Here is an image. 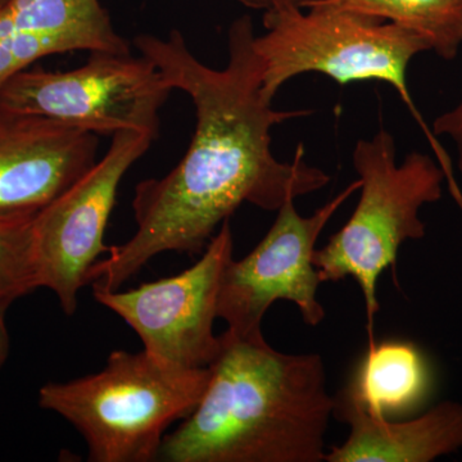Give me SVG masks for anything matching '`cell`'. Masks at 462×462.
<instances>
[{
    "label": "cell",
    "mask_w": 462,
    "mask_h": 462,
    "mask_svg": "<svg viewBox=\"0 0 462 462\" xmlns=\"http://www.w3.org/2000/svg\"><path fill=\"white\" fill-rule=\"evenodd\" d=\"M387 21L420 36L438 57H457L462 45V0H322Z\"/></svg>",
    "instance_id": "14"
},
{
    "label": "cell",
    "mask_w": 462,
    "mask_h": 462,
    "mask_svg": "<svg viewBox=\"0 0 462 462\" xmlns=\"http://www.w3.org/2000/svg\"><path fill=\"white\" fill-rule=\"evenodd\" d=\"M99 136L0 108V214L36 211L97 163Z\"/></svg>",
    "instance_id": "10"
},
{
    "label": "cell",
    "mask_w": 462,
    "mask_h": 462,
    "mask_svg": "<svg viewBox=\"0 0 462 462\" xmlns=\"http://www.w3.org/2000/svg\"><path fill=\"white\" fill-rule=\"evenodd\" d=\"M100 0L0 2V88L42 58L75 51L129 53Z\"/></svg>",
    "instance_id": "11"
},
{
    "label": "cell",
    "mask_w": 462,
    "mask_h": 462,
    "mask_svg": "<svg viewBox=\"0 0 462 462\" xmlns=\"http://www.w3.org/2000/svg\"><path fill=\"white\" fill-rule=\"evenodd\" d=\"M172 87L149 58L90 51L69 71L27 69L0 88V108L44 116L76 129L114 136L134 130L160 135V112Z\"/></svg>",
    "instance_id": "6"
},
{
    "label": "cell",
    "mask_w": 462,
    "mask_h": 462,
    "mask_svg": "<svg viewBox=\"0 0 462 462\" xmlns=\"http://www.w3.org/2000/svg\"><path fill=\"white\" fill-rule=\"evenodd\" d=\"M209 375V367L179 369L144 349L114 351L102 372L42 385L39 404L74 425L89 461H156L166 430L199 406Z\"/></svg>",
    "instance_id": "4"
},
{
    "label": "cell",
    "mask_w": 462,
    "mask_h": 462,
    "mask_svg": "<svg viewBox=\"0 0 462 462\" xmlns=\"http://www.w3.org/2000/svg\"><path fill=\"white\" fill-rule=\"evenodd\" d=\"M431 133L434 136H448L457 149V167L462 176V98L455 108L438 116Z\"/></svg>",
    "instance_id": "16"
},
{
    "label": "cell",
    "mask_w": 462,
    "mask_h": 462,
    "mask_svg": "<svg viewBox=\"0 0 462 462\" xmlns=\"http://www.w3.org/2000/svg\"><path fill=\"white\" fill-rule=\"evenodd\" d=\"M236 2L245 8L267 12L284 7L307 8L320 0H236Z\"/></svg>",
    "instance_id": "17"
},
{
    "label": "cell",
    "mask_w": 462,
    "mask_h": 462,
    "mask_svg": "<svg viewBox=\"0 0 462 462\" xmlns=\"http://www.w3.org/2000/svg\"><path fill=\"white\" fill-rule=\"evenodd\" d=\"M205 394L166 434L165 462H322L336 401L319 354L289 355L227 329Z\"/></svg>",
    "instance_id": "2"
},
{
    "label": "cell",
    "mask_w": 462,
    "mask_h": 462,
    "mask_svg": "<svg viewBox=\"0 0 462 462\" xmlns=\"http://www.w3.org/2000/svg\"><path fill=\"white\" fill-rule=\"evenodd\" d=\"M36 211L0 214V302L14 303L39 288L33 257Z\"/></svg>",
    "instance_id": "15"
},
{
    "label": "cell",
    "mask_w": 462,
    "mask_h": 462,
    "mask_svg": "<svg viewBox=\"0 0 462 462\" xmlns=\"http://www.w3.org/2000/svg\"><path fill=\"white\" fill-rule=\"evenodd\" d=\"M11 303L0 302V367L5 365L9 354V336L5 327V312Z\"/></svg>",
    "instance_id": "18"
},
{
    "label": "cell",
    "mask_w": 462,
    "mask_h": 462,
    "mask_svg": "<svg viewBox=\"0 0 462 462\" xmlns=\"http://www.w3.org/2000/svg\"><path fill=\"white\" fill-rule=\"evenodd\" d=\"M111 138L102 160L39 209L33 223L39 288L51 289L69 316L78 309V294L88 285L91 266L100 254L109 252L105 234L118 187L130 167L156 141L149 134L134 130H125Z\"/></svg>",
    "instance_id": "8"
},
{
    "label": "cell",
    "mask_w": 462,
    "mask_h": 462,
    "mask_svg": "<svg viewBox=\"0 0 462 462\" xmlns=\"http://www.w3.org/2000/svg\"><path fill=\"white\" fill-rule=\"evenodd\" d=\"M352 160L361 180L360 200L345 226L316 249L314 264L321 282L355 279L372 336L379 278L388 267L394 270L404 242L424 238L421 207L442 199L446 175L437 160L420 152L398 165L396 142L385 129L358 141Z\"/></svg>",
    "instance_id": "5"
},
{
    "label": "cell",
    "mask_w": 462,
    "mask_h": 462,
    "mask_svg": "<svg viewBox=\"0 0 462 462\" xmlns=\"http://www.w3.org/2000/svg\"><path fill=\"white\" fill-rule=\"evenodd\" d=\"M252 18H236L227 32V65L218 69L194 56L184 35L141 33L133 47L158 67L173 90L189 97L196 129L187 153L171 171L136 185L135 234L109 247L88 275L94 291L123 287L151 258L165 252L203 254L243 203L278 212L288 200L327 187L330 176L303 160L272 151V130L310 111H279L263 90V67L254 51Z\"/></svg>",
    "instance_id": "1"
},
{
    "label": "cell",
    "mask_w": 462,
    "mask_h": 462,
    "mask_svg": "<svg viewBox=\"0 0 462 462\" xmlns=\"http://www.w3.org/2000/svg\"><path fill=\"white\" fill-rule=\"evenodd\" d=\"M360 187L357 179L307 217L298 214L294 200H288L254 251L227 263L217 300V318L226 321L227 329L239 336L263 334V316L276 300L296 305L309 327L321 324L327 314L318 300L322 282L314 264L316 243Z\"/></svg>",
    "instance_id": "7"
},
{
    "label": "cell",
    "mask_w": 462,
    "mask_h": 462,
    "mask_svg": "<svg viewBox=\"0 0 462 462\" xmlns=\"http://www.w3.org/2000/svg\"><path fill=\"white\" fill-rule=\"evenodd\" d=\"M334 415L349 427L348 438L325 455L327 462H430L462 449V403L445 401L410 420L378 418L345 391Z\"/></svg>",
    "instance_id": "12"
},
{
    "label": "cell",
    "mask_w": 462,
    "mask_h": 462,
    "mask_svg": "<svg viewBox=\"0 0 462 462\" xmlns=\"http://www.w3.org/2000/svg\"><path fill=\"white\" fill-rule=\"evenodd\" d=\"M0 2H3V0H0Z\"/></svg>",
    "instance_id": "19"
},
{
    "label": "cell",
    "mask_w": 462,
    "mask_h": 462,
    "mask_svg": "<svg viewBox=\"0 0 462 462\" xmlns=\"http://www.w3.org/2000/svg\"><path fill=\"white\" fill-rule=\"evenodd\" d=\"M431 373L424 355L409 342H370L354 378L343 391L378 418L415 412L430 397Z\"/></svg>",
    "instance_id": "13"
},
{
    "label": "cell",
    "mask_w": 462,
    "mask_h": 462,
    "mask_svg": "<svg viewBox=\"0 0 462 462\" xmlns=\"http://www.w3.org/2000/svg\"><path fill=\"white\" fill-rule=\"evenodd\" d=\"M264 32L254 35V51L263 62V90L270 100L297 76L316 72L339 85L383 81L392 85L421 125L447 184L456 185L451 160L424 123L410 91L407 69L412 58L428 51L420 36L403 27L328 5L284 7L263 14Z\"/></svg>",
    "instance_id": "3"
},
{
    "label": "cell",
    "mask_w": 462,
    "mask_h": 462,
    "mask_svg": "<svg viewBox=\"0 0 462 462\" xmlns=\"http://www.w3.org/2000/svg\"><path fill=\"white\" fill-rule=\"evenodd\" d=\"M233 251L226 220L189 269L126 291H96L94 297L135 330L144 351L161 363L205 369L220 348L214 324L221 281Z\"/></svg>",
    "instance_id": "9"
}]
</instances>
